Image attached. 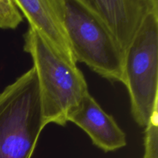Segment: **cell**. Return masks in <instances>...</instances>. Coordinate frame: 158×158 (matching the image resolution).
Instances as JSON below:
<instances>
[{
    "instance_id": "6da1fadb",
    "label": "cell",
    "mask_w": 158,
    "mask_h": 158,
    "mask_svg": "<svg viewBox=\"0 0 158 158\" xmlns=\"http://www.w3.org/2000/svg\"><path fill=\"white\" fill-rule=\"evenodd\" d=\"M23 49L36 70L46 123L66 126L71 113L89 93L83 73L68 63L33 28L23 35Z\"/></svg>"
},
{
    "instance_id": "8992f818",
    "label": "cell",
    "mask_w": 158,
    "mask_h": 158,
    "mask_svg": "<svg viewBox=\"0 0 158 158\" xmlns=\"http://www.w3.org/2000/svg\"><path fill=\"white\" fill-rule=\"evenodd\" d=\"M43 40L68 63L77 66L62 13V0H14Z\"/></svg>"
},
{
    "instance_id": "7a4b0ae2",
    "label": "cell",
    "mask_w": 158,
    "mask_h": 158,
    "mask_svg": "<svg viewBox=\"0 0 158 158\" xmlns=\"http://www.w3.org/2000/svg\"><path fill=\"white\" fill-rule=\"evenodd\" d=\"M47 125L32 66L0 93V158H31Z\"/></svg>"
},
{
    "instance_id": "ba28073f",
    "label": "cell",
    "mask_w": 158,
    "mask_h": 158,
    "mask_svg": "<svg viewBox=\"0 0 158 158\" xmlns=\"http://www.w3.org/2000/svg\"><path fill=\"white\" fill-rule=\"evenodd\" d=\"M23 16L14 0H0V29H15Z\"/></svg>"
},
{
    "instance_id": "52a82bcc",
    "label": "cell",
    "mask_w": 158,
    "mask_h": 158,
    "mask_svg": "<svg viewBox=\"0 0 158 158\" xmlns=\"http://www.w3.org/2000/svg\"><path fill=\"white\" fill-rule=\"evenodd\" d=\"M68 122L81 128L92 143L104 152L117 151L127 143L126 134L114 117L102 109L89 92L71 113Z\"/></svg>"
},
{
    "instance_id": "3957f363",
    "label": "cell",
    "mask_w": 158,
    "mask_h": 158,
    "mask_svg": "<svg viewBox=\"0 0 158 158\" xmlns=\"http://www.w3.org/2000/svg\"><path fill=\"white\" fill-rule=\"evenodd\" d=\"M62 13L76 62L123 83V53L101 19L82 0H62Z\"/></svg>"
},
{
    "instance_id": "277c9868",
    "label": "cell",
    "mask_w": 158,
    "mask_h": 158,
    "mask_svg": "<svg viewBox=\"0 0 158 158\" xmlns=\"http://www.w3.org/2000/svg\"><path fill=\"white\" fill-rule=\"evenodd\" d=\"M123 83L134 120L146 127L158 107V10L147 16L123 56Z\"/></svg>"
},
{
    "instance_id": "9c48e42d",
    "label": "cell",
    "mask_w": 158,
    "mask_h": 158,
    "mask_svg": "<svg viewBox=\"0 0 158 158\" xmlns=\"http://www.w3.org/2000/svg\"><path fill=\"white\" fill-rule=\"evenodd\" d=\"M158 107L155 108L148 124L144 135L143 158H158Z\"/></svg>"
},
{
    "instance_id": "5b68a950",
    "label": "cell",
    "mask_w": 158,
    "mask_h": 158,
    "mask_svg": "<svg viewBox=\"0 0 158 158\" xmlns=\"http://www.w3.org/2000/svg\"><path fill=\"white\" fill-rule=\"evenodd\" d=\"M106 26L124 56L157 0H82Z\"/></svg>"
}]
</instances>
